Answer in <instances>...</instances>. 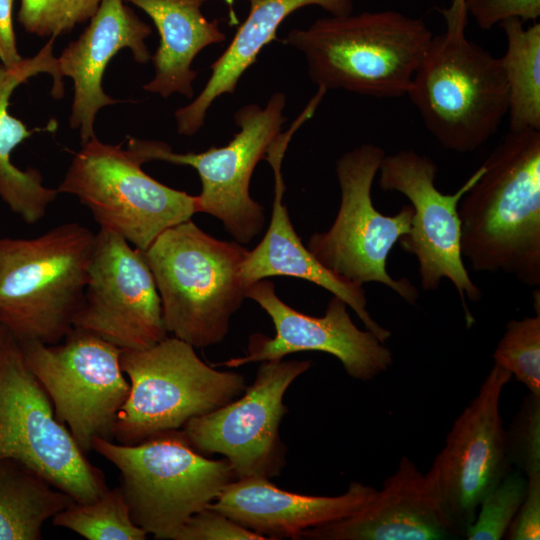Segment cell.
I'll use <instances>...</instances> for the list:
<instances>
[{"instance_id":"cell-18","label":"cell","mask_w":540,"mask_h":540,"mask_svg":"<svg viewBox=\"0 0 540 540\" xmlns=\"http://www.w3.org/2000/svg\"><path fill=\"white\" fill-rule=\"evenodd\" d=\"M125 0H102L97 12L80 36L56 58L61 78L74 85L69 123L79 129L82 143L95 137L94 123L100 109L120 102L102 88L104 71L110 60L128 48L138 63L151 60L145 40L151 27L142 21Z\"/></svg>"},{"instance_id":"cell-9","label":"cell","mask_w":540,"mask_h":540,"mask_svg":"<svg viewBox=\"0 0 540 540\" xmlns=\"http://www.w3.org/2000/svg\"><path fill=\"white\" fill-rule=\"evenodd\" d=\"M144 163L131 147L95 136L82 143L57 190L75 196L101 229L144 251L166 229L197 213L196 196L155 180Z\"/></svg>"},{"instance_id":"cell-14","label":"cell","mask_w":540,"mask_h":540,"mask_svg":"<svg viewBox=\"0 0 540 540\" xmlns=\"http://www.w3.org/2000/svg\"><path fill=\"white\" fill-rule=\"evenodd\" d=\"M511 374L494 364L477 395L447 434L425 474L441 514L456 538L464 537L483 497L513 468L507 459L499 404Z\"/></svg>"},{"instance_id":"cell-17","label":"cell","mask_w":540,"mask_h":540,"mask_svg":"<svg viewBox=\"0 0 540 540\" xmlns=\"http://www.w3.org/2000/svg\"><path fill=\"white\" fill-rule=\"evenodd\" d=\"M246 298L255 301L269 315L275 336L252 334L245 356L217 365L236 368L251 362L280 360L292 353L317 351L336 357L350 377L369 381L393 363L391 350L369 330L359 329L347 311V304L337 296L330 299L322 317L306 315L287 305L267 279L250 284Z\"/></svg>"},{"instance_id":"cell-11","label":"cell","mask_w":540,"mask_h":540,"mask_svg":"<svg viewBox=\"0 0 540 540\" xmlns=\"http://www.w3.org/2000/svg\"><path fill=\"white\" fill-rule=\"evenodd\" d=\"M285 106L286 95L280 91L273 93L264 107L242 106L234 114L239 131L233 139L203 152L175 153L162 141L137 138H130L127 146L145 163L157 160L194 168L202 186L196 196L197 213L219 219L235 241L247 244L261 233L265 223L263 206L249 193L251 177L281 134Z\"/></svg>"},{"instance_id":"cell-5","label":"cell","mask_w":540,"mask_h":540,"mask_svg":"<svg viewBox=\"0 0 540 540\" xmlns=\"http://www.w3.org/2000/svg\"><path fill=\"white\" fill-rule=\"evenodd\" d=\"M406 95L429 133L457 153L483 146L509 107L501 58L469 40L465 29L433 35Z\"/></svg>"},{"instance_id":"cell-3","label":"cell","mask_w":540,"mask_h":540,"mask_svg":"<svg viewBox=\"0 0 540 540\" xmlns=\"http://www.w3.org/2000/svg\"><path fill=\"white\" fill-rule=\"evenodd\" d=\"M248 249L204 232L192 219L162 232L142 251L168 333L194 348L222 342L246 298L241 264Z\"/></svg>"},{"instance_id":"cell-13","label":"cell","mask_w":540,"mask_h":540,"mask_svg":"<svg viewBox=\"0 0 540 540\" xmlns=\"http://www.w3.org/2000/svg\"><path fill=\"white\" fill-rule=\"evenodd\" d=\"M483 170L481 165L453 194L438 190L436 163L412 149L385 155L378 171L380 188L403 194L413 207L411 227L398 241L404 251L416 257L421 287L433 291L438 289L442 279L450 280L462 301L468 327L475 320L466 298L477 302L482 292L464 266L458 206Z\"/></svg>"},{"instance_id":"cell-28","label":"cell","mask_w":540,"mask_h":540,"mask_svg":"<svg viewBox=\"0 0 540 540\" xmlns=\"http://www.w3.org/2000/svg\"><path fill=\"white\" fill-rule=\"evenodd\" d=\"M494 364L540 395V312L510 320L493 353Z\"/></svg>"},{"instance_id":"cell-7","label":"cell","mask_w":540,"mask_h":540,"mask_svg":"<svg viewBox=\"0 0 540 540\" xmlns=\"http://www.w3.org/2000/svg\"><path fill=\"white\" fill-rule=\"evenodd\" d=\"M120 363L130 390L112 439L125 445L181 429L236 399L247 387L242 374L206 364L192 345L174 336L148 348L122 350Z\"/></svg>"},{"instance_id":"cell-32","label":"cell","mask_w":540,"mask_h":540,"mask_svg":"<svg viewBox=\"0 0 540 540\" xmlns=\"http://www.w3.org/2000/svg\"><path fill=\"white\" fill-rule=\"evenodd\" d=\"M172 540H269L251 531L225 514L205 507L193 514Z\"/></svg>"},{"instance_id":"cell-22","label":"cell","mask_w":540,"mask_h":540,"mask_svg":"<svg viewBox=\"0 0 540 540\" xmlns=\"http://www.w3.org/2000/svg\"><path fill=\"white\" fill-rule=\"evenodd\" d=\"M249 12L222 54L210 65L211 75L198 96L174 113L177 132L192 136L205 124L207 112L222 95L233 94L262 49L277 39L286 18L305 6H319L331 16L354 11V0H248Z\"/></svg>"},{"instance_id":"cell-35","label":"cell","mask_w":540,"mask_h":540,"mask_svg":"<svg viewBox=\"0 0 540 540\" xmlns=\"http://www.w3.org/2000/svg\"><path fill=\"white\" fill-rule=\"evenodd\" d=\"M13 0H0V60L7 67L19 64V54L13 26Z\"/></svg>"},{"instance_id":"cell-12","label":"cell","mask_w":540,"mask_h":540,"mask_svg":"<svg viewBox=\"0 0 540 540\" xmlns=\"http://www.w3.org/2000/svg\"><path fill=\"white\" fill-rule=\"evenodd\" d=\"M26 363L78 447L87 453L95 438L112 440L129 381L121 368L122 349L74 328L56 344L21 340Z\"/></svg>"},{"instance_id":"cell-31","label":"cell","mask_w":540,"mask_h":540,"mask_svg":"<svg viewBox=\"0 0 540 540\" xmlns=\"http://www.w3.org/2000/svg\"><path fill=\"white\" fill-rule=\"evenodd\" d=\"M509 464L523 474L540 472V395L528 393L505 430Z\"/></svg>"},{"instance_id":"cell-27","label":"cell","mask_w":540,"mask_h":540,"mask_svg":"<svg viewBox=\"0 0 540 540\" xmlns=\"http://www.w3.org/2000/svg\"><path fill=\"white\" fill-rule=\"evenodd\" d=\"M52 520L55 526L72 530L88 540H144L148 535L133 522L120 486L108 488L92 502L73 501Z\"/></svg>"},{"instance_id":"cell-1","label":"cell","mask_w":540,"mask_h":540,"mask_svg":"<svg viewBox=\"0 0 540 540\" xmlns=\"http://www.w3.org/2000/svg\"><path fill=\"white\" fill-rule=\"evenodd\" d=\"M458 206L461 253L477 272L540 286V131H510Z\"/></svg>"},{"instance_id":"cell-24","label":"cell","mask_w":540,"mask_h":540,"mask_svg":"<svg viewBox=\"0 0 540 540\" xmlns=\"http://www.w3.org/2000/svg\"><path fill=\"white\" fill-rule=\"evenodd\" d=\"M144 11L156 26L160 42L151 60L154 77L144 90L163 98L178 93L193 98L195 57L226 40L218 20H208L202 6L209 0H125Z\"/></svg>"},{"instance_id":"cell-34","label":"cell","mask_w":540,"mask_h":540,"mask_svg":"<svg viewBox=\"0 0 540 540\" xmlns=\"http://www.w3.org/2000/svg\"><path fill=\"white\" fill-rule=\"evenodd\" d=\"M526 477L524 499L504 535L508 540L540 539V472Z\"/></svg>"},{"instance_id":"cell-26","label":"cell","mask_w":540,"mask_h":540,"mask_svg":"<svg viewBox=\"0 0 540 540\" xmlns=\"http://www.w3.org/2000/svg\"><path fill=\"white\" fill-rule=\"evenodd\" d=\"M523 24L518 18L499 24L507 40L501 61L509 93V130L540 131V24Z\"/></svg>"},{"instance_id":"cell-33","label":"cell","mask_w":540,"mask_h":540,"mask_svg":"<svg viewBox=\"0 0 540 540\" xmlns=\"http://www.w3.org/2000/svg\"><path fill=\"white\" fill-rule=\"evenodd\" d=\"M465 8L483 30L511 18L536 22L540 16V0H465Z\"/></svg>"},{"instance_id":"cell-25","label":"cell","mask_w":540,"mask_h":540,"mask_svg":"<svg viewBox=\"0 0 540 540\" xmlns=\"http://www.w3.org/2000/svg\"><path fill=\"white\" fill-rule=\"evenodd\" d=\"M74 500L40 474L0 460V540H39L44 523Z\"/></svg>"},{"instance_id":"cell-23","label":"cell","mask_w":540,"mask_h":540,"mask_svg":"<svg viewBox=\"0 0 540 540\" xmlns=\"http://www.w3.org/2000/svg\"><path fill=\"white\" fill-rule=\"evenodd\" d=\"M54 37L33 57L23 58L13 67L0 63V198L27 224L39 222L59 194L57 188L43 185L41 173L34 168L22 170L12 162V152L34 130H29L8 111L13 91L31 77L48 73L53 78L52 95L63 96V82L53 55Z\"/></svg>"},{"instance_id":"cell-19","label":"cell","mask_w":540,"mask_h":540,"mask_svg":"<svg viewBox=\"0 0 540 540\" xmlns=\"http://www.w3.org/2000/svg\"><path fill=\"white\" fill-rule=\"evenodd\" d=\"M448 528L425 474L403 456L366 506L346 518L301 531L306 540H439Z\"/></svg>"},{"instance_id":"cell-29","label":"cell","mask_w":540,"mask_h":540,"mask_svg":"<svg viewBox=\"0 0 540 540\" xmlns=\"http://www.w3.org/2000/svg\"><path fill=\"white\" fill-rule=\"evenodd\" d=\"M526 486V475L512 468L483 497L464 537L467 540L502 539L524 499Z\"/></svg>"},{"instance_id":"cell-6","label":"cell","mask_w":540,"mask_h":540,"mask_svg":"<svg viewBox=\"0 0 540 540\" xmlns=\"http://www.w3.org/2000/svg\"><path fill=\"white\" fill-rule=\"evenodd\" d=\"M91 447L120 471L133 522L155 539L172 540L193 514L237 479L226 458L205 457L182 429L157 433L133 445L95 438Z\"/></svg>"},{"instance_id":"cell-15","label":"cell","mask_w":540,"mask_h":540,"mask_svg":"<svg viewBox=\"0 0 540 540\" xmlns=\"http://www.w3.org/2000/svg\"><path fill=\"white\" fill-rule=\"evenodd\" d=\"M311 365L309 360L262 361L242 396L181 428L188 442L203 455H223L237 478L278 476L286 465L279 431L288 411L283 397Z\"/></svg>"},{"instance_id":"cell-8","label":"cell","mask_w":540,"mask_h":540,"mask_svg":"<svg viewBox=\"0 0 540 540\" xmlns=\"http://www.w3.org/2000/svg\"><path fill=\"white\" fill-rule=\"evenodd\" d=\"M31 468L74 501L88 503L107 489L50 398L28 367L21 340L0 322V460Z\"/></svg>"},{"instance_id":"cell-20","label":"cell","mask_w":540,"mask_h":540,"mask_svg":"<svg viewBox=\"0 0 540 540\" xmlns=\"http://www.w3.org/2000/svg\"><path fill=\"white\" fill-rule=\"evenodd\" d=\"M378 489L351 482L338 496H310L284 491L269 478H237L208 507L270 540L297 539L315 526L351 516L376 496Z\"/></svg>"},{"instance_id":"cell-4","label":"cell","mask_w":540,"mask_h":540,"mask_svg":"<svg viewBox=\"0 0 540 540\" xmlns=\"http://www.w3.org/2000/svg\"><path fill=\"white\" fill-rule=\"evenodd\" d=\"M95 239L77 222L33 238H0V322L20 340L61 342L73 329Z\"/></svg>"},{"instance_id":"cell-37","label":"cell","mask_w":540,"mask_h":540,"mask_svg":"<svg viewBox=\"0 0 540 540\" xmlns=\"http://www.w3.org/2000/svg\"><path fill=\"white\" fill-rule=\"evenodd\" d=\"M224 2L226 3V5L230 9V22H231V24H237L238 20H237V17L235 15L234 9H233V5L235 3V0H224Z\"/></svg>"},{"instance_id":"cell-2","label":"cell","mask_w":540,"mask_h":540,"mask_svg":"<svg viewBox=\"0 0 540 540\" xmlns=\"http://www.w3.org/2000/svg\"><path fill=\"white\" fill-rule=\"evenodd\" d=\"M432 37L423 19L381 10L319 18L282 42L304 56L317 87L396 98L406 95Z\"/></svg>"},{"instance_id":"cell-30","label":"cell","mask_w":540,"mask_h":540,"mask_svg":"<svg viewBox=\"0 0 540 540\" xmlns=\"http://www.w3.org/2000/svg\"><path fill=\"white\" fill-rule=\"evenodd\" d=\"M102 0H21L18 20L36 36H57L90 20Z\"/></svg>"},{"instance_id":"cell-36","label":"cell","mask_w":540,"mask_h":540,"mask_svg":"<svg viewBox=\"0 0 540 540\" xmlns=\"http://www.w3.org/2000/svg\"><path fill=\"white\" fill-rule=\"evenodd\" d=\"M444 16L447 29H465L468 22V13L465 0H452L448 9L440 11Z\"/></svg>"},{"instance_id":"cell-10","label":"cell","mask_w":540,"mask_h":540,"mask_svg":"<svg viewBox=\"0 0 540 540\" xmlns=\"http://www.w3.org/2000/svg\"><path fill=\"white\" fill-rule=\"evenodd\" d=\"M385 150L373 143L361 144L341 155L335 166L341 192L340 207L332 226L314 233L307 248L327 269L358 286L381 283L409 304L419 297L406 278L393 279L387 258L399 238L408 233L413 217L411 204L395 215H384L372 202V185Z\"/></svg>"},{"instance_id":"cell-16","label":"cell","mask_w":540,"mask_h":540,"mask_svg":"<svg viewBox=\"0 0 540 540\" xmlns=\"http://www.w3.org/2000/svg\"><path fill=\"white\" fill-rule=\"evenodd\" d=\"M73 327L122 350L168 336L153 274L141 250L110 230L96 233L88 280Z\"/></svg>"},{"instance_id":"cell-21","label":"cell","mask_w":540,"mask_h":540,"mask_svg":"<svg viewBox=\"0 0 540 540\" xmlns=\"http://www.w3.org/2000/svg\"><path fill=\"white\" fill-rule=\"evenodd\" d=\"M293 133L292 129L281 133L265 157L270 162L275 177L271 222L259 244L253 250L247 251L241 264V278L246 287L275 276L312 282L341 298L360 318L366 330L385 343L391 337V332L370 315L363 287L336 275L313 256L301 242L290 221L287 207L282 203L285 185L281 175V162Z\"/></svg>"}]
</instances>
